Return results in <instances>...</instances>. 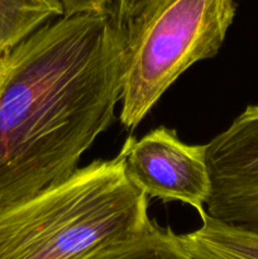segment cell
I'll return each mask as SVG.
<instances>
[{"mask_svg":"<svg viewBox=\"0 0 258 259\" xmlns=\"http://www.w3.org/2000/svg\"><path fill=\"white\" fill-rule=\"evenodd\" d=\"M124 28L62 17L0 56V211L61 184L113 124Z\"/></svg>","mask_w":258,"mask_h":259,"instance_id":"1","label":"cell"},{"mask_svg":"<svg viewBox=\"0 0 258 259\" xmlns=\"http://www.w3.org/2000/svg\"><path fill=\"white\" fill-rule=\"evenodd\" d=\"M152 223L148 197L128 181L119 153L2 210L0 259H85Z\"/></svg>","mask_w":258,"mask_h":259,"instance_id":"2","label":"cell"},{"mask_svg":"<svg viewBox=\"0 0 258 259\" xmlns=\"http://www.w3.org/2000/svg\"><path fill=\"white\" fill-rule=\"evenodd\" d=\"M235 0H147L124 27L119 121L134 131L172 83L222 48Z\"/></svg>","mask_w":258,"mask_h":259,"instance_id":"3","label":"cell"},{"mask_svg":"<svg viewBox=\"0 0 258 259\" xmlns=\"http://www.w3.org/2000/svg\"><path fill=\"white\" fill-rule=\"evenodd\" d=\"M128 181L147 197L179 201L201 217L210 195L205 144H186L161 125L142 138L129 136L120 149Z\"/></svg>","mask_w":258,"mask_h":259,"instance_id":"4","label":"cell"},{"mask_svg":"<svg viewBox=\"0 0 258 259\" xmlns=\"http://www.w3.org/2000/svg\"><path fill=\"white\" fill-rule=\"evenodd\" d=\"M210 195L205 214L224 224L258 230V104L248 105L205 144Z\"/></svg>","mask_w":258,"mask_h":259,"instance_id":"5","label":"cell"},{"mask_svg":"<svg viewBox=\"0 0 258 259\" xmlns=\"http://www.w3.org/2000/svg\"><path fill=\"white\" fill-rule=\"evenodd\" d=\"M201 227L179 239L192 259H258V230L224 224L201 215Z\"/></svg>","mask_w":258,"mask_h":259,"instance_id":"6","label":"cell"},{"mask_svg":"<svg viewBox=\"0 0 258 259\" xmlns=\"http://www.w3.org/2000/svg\"><path fill=\"white\" fill-rule=\"evenodd\" d=\"M62 17L58 0H0V56Z\"/></svg>","mask_w":258,"mask_h":259,"instance_id":"7","label":"cell"},{"mask_svg":"<svg viewBox=\"0 0 258 259\" xmlns=\"http://www.w3.org/2000/svg\"><path fill=\"white\" fill-rule=\"evenodd\" d=\"M85 259H192L185 250L179 234L171 228L152 223L133 237L118 240L95 250Z\"/></svg>","mask_w":258,"mask_h":259,"instance_id":"8","label":"cell"},{"mask_svg":"<svg viewBox=\"0 0 258 259\" xmlns=\"http://www.w3.org/2000/svg\"><path fill=\"white\" fill-rule=\"evenodd\" d=\"M63 8V17L81 14H105L113 12V0H58Z\"/></svg>","mask_w":258,"mask_h":259,"instance_id":"9","label":"cell"},{"mask_svg":"<svg viewBox=\"0 0 258 259\" xmlns=\"http://www.w3.org/2000/svg\"><path fill=\"white\" fill-rule=\"evenodd\" d=\"M147 0H113V15L119 27L124 28L143 8Z\"/></svg>","mask_w":258,"mask_h":259,"instance_id":"10","label":"cell"}]
</instances>
